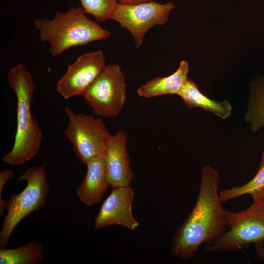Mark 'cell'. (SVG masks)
Returning a JSON list of instances; mask_svg holds the SVG:
<instances>
[{
	"label": "cell",
	"mask_w": 264,
	"mask_h": 264,
	"mask_svg": "<svg viewBox=\"0 0 264 264\" xmlns=\"http://www.w3.org/2000/svg\"><path fill=\"white\" fill-rule=\"evenodd\" d=\"M220 177L209 165L202 169L200 190L195 206L179 226L171 245L172 254L183 260L191 259L203 243H210L226 230L224 211L219 197Z\"/></svg>",
	"instance_id": "cell-1"
},
{
	"label": "cell",
	"mask_w": 264,
	"mask_h": 264,
	"mask_svg": "<svg viewBox=\"0 0 264 264\" xmlns=\"http://www.w3.org/2000/svg\"><path fill=\"white\" fill-rule=\"evenodd\" d=\"M7 81L17 98V130L11 150L2 161L14 166L22 165L32 159L41 146L42 133L31 111L35 90L33 76L22 63L9 70Z\"/></svg>",
	"instance_id": "cell-2"
},
{
	"label": "cell",
	"mask_w": 264,
	"mask_h": 264,
	"mask_svg": "<svg viewBox=\"0 0 264 264\" xmlns=\"http://www.w3.org/2000/svg\"><path fill=\"white\" fill-rule=\"evenodd\" d=\"M34 25L42 43L49 44V52L58 57L66 50L109 38L111 33L87 17L83 7H71L56 12L51 20H34Z\"/></svg>",
	"instance_id": "cell-3"
},
{
	"label": "cell",
	"mask_w": 264,
	"mask_h": 264,
	"mask_svg": "<svg viewBox=\"0 0 264 264\" xmlns=\"http://www.w3.org/2000/svg\"><path fill=\"white\" fill-rule=\"evenodd\" d=\"M225 225L228 228L214 241L205 244L211 253L235 252L254 244L259 259L264 260V204L253 202L244 210L224 211Z\"/></svg>",
	"instance_id": "cell-4"
},
{
	"label": "cell",
	"mask_w": 264,
	"mask_h": 264,
	"mask_svg": "<svg viewBox=\"0 0 264 264\" xmlns=\"http://www.w3.org/2000/svg\"><path fill=\"white\" fill-rule=\"evenodd\" d=\"M45 164L31 167L17 181L25 180L27 185L18 194L11 195L6 201L7 214L0 233V247L6 248L13 231L24 218L44 208L50 187L45 181Z\"/></svg>",
	"instance_id": "cell-5"
},
{
	"label": "cell",
	"mask_w": 264,
	"mask_h": 264,
	"mask_svg": "<svg viewBox=\"0 0 264 264\" xmlns=\"http://www.w3.org/2000/svg\"><path fill=\"white\" fill-rule=\"evenodd\" d=\"M126 77L120 65H106L103 70L83 94L95 114L105 118L118 116L127 99Z\"/></svg>",
	"instance_id": "cell-6"
},
{
	"label": "cell",
	"mask_w": 264,
	"mask_h": 264,
	"mask_svg": "<svg viewBox=\"0 0 264 264\" xmlns=\"http://www.w3.org/2000/svg\"><path fill=\"white\" fill-rule=\"evenodd\" d=\"M68 123L64 134L71 144L76 156L83 163L104 154L110 134L101 119L76 113L69 107L65 109Z\"/></svg>",
	"instance_id": "cell-7"
},
{
	"label": "cell",
	"mask_w": 264,
	"mask_h": 264,
	"mask_svg": "<svg viewBox=\"0 0 264 264\" xmlns=\"http://www.w3.org/2000/svg\"><path fill=\"white\" fill-rule=\"evenodd\" d=\"M175 8L172 2L159 3L155 1L132 5L118 3L111 17L120 27L132 35L135 46L142 45L146 33L153 27L164 24Z\"/></svg>",
	"instance_id": "cell-8"
},
{
	"label": "cell",
	"mask_w": 264,
	"mask_h": 264,
	"mask_svg": "<svg viewBox=\"0 0 264 264\" xmlns=\"http://www.w3.org/2000/svg\"><path fill=\"white\" fill-rule=\"evenodd\" d=\"M106 66L104 54L101 50L81 54L68 66L66 73L57 81L56 91L65 99L82 95Z\"/></svg>",
	"instance_id": "cell-9"
},
{
	"label": "cell",
	"mask_w": 264,
	"mask_h": 264,
	"mask_svg": "<svg viewBox=\"0 0 264 264\" xmlns=\"http://www.w3.org/2000/svg\"><path fill=\"white\" fill-rule=\"evenodd\" d=\"M128 136L122 130L108 137L104 153L106 174L112 189L129 186L134 177L127 147Z\"/></svg>",
	"instance_id": "cell-10"
},
{
	"label": "cell",
	"mask_w": 264,
	"mask_h": 264,
	"mask_svg": "<svg viewBox=\"0 0 264 264\" xmlns=\"http://www.w3.org/2000/svg\"><path fill=\"white\" fill-rule=\"evenodd\" d=\"M134 195L133 190L130 186L113 188L95 218V228L118 224L132 231L135 230L139 223L132 214Z\"/></svg>",
	"instance_id": "cell-11"
},
{
	"label": "cell",
	"mask_w": 264,
	"mask_h": 264,
	"mask_svg": "<svg viewBox=\"0 0 264 264\" xmlns=\"http://www.w3.org/2000/svg\"><path fill=\"white\" fill-rule=\"evenodd\" d=\"M86 164L87 174L78 187L76 194L80 201L91 206L100 202L109 186L106 177L104 155L93 157Z\"/></svg>",
	"instance_id": "cell-12"
},
{
	"label": "cell",
	"mask_w": 264,
	"mask_h": 264,
	"mask_svg": "<svg viewBox=\"0 0 264 264\" xmlns=\"http://www.w3.org/2000/svg\"><path fill=\"white\" fill-rule=\"evenodd\" d=\"M189 65L183 60L178 69L167 77H157L147 81L136 90L141 97L151 98L166 94H176L183 88L188 81Z\"/></svg>",
	"instance_id": "cell-13"
},
{
	"label": "cell",
	"mask_w": 264,
	"mask_h": 264,
	"mask_svg": "<svg viewBox=\"0 0 264 264\" xmlns=\"http://www.w3.org/2000/svg\"><path fill=\"white\" fill-rule=\"evenodd\" d=\"M177 95L183 99L189 109L199 107L223 119H227L231 115L232 108L228 101H219L210 99L190 80H188Z\"/></svg>",
	"instance_id": "cell-14"
},
{
	"label": "cell",
	"mask_w": 264,
	"mask_h": 264,
	"mask_svg": "<svg viewBox=\"0 0 264 264\" xmlns=\"http://www.w3.org/2000/svg\"><path fill=\"white\" fill-rule=\"evenodd\" d=\"M250 95L244 121L253 132L264 127V76L258 78L250 85Z\"/></svg>",
	"instance_id": "cell-15"
},
{
	"label": "cell",
	"mask_w": 264,
	"mask_h": 264,
	"mask_svg": "<svg viewBox=\"0 0 264 264\" xmlns=\"http://www.w3.org/2000/svg\"><path fill=\"white\" fill-rule=\"evenodd\" d=\"M245 194H249L253 202L263 201L264 199V150L262 153L258 172L253 178L243 185L220 191L219 197L222 203Z\"/></svg>",
	"instance_id": "cell-16"
},
{
	"label": "cell",
	"mask_w": 264,
	"mask_h": 264,
	"mask_svg": "<svg viewBox=\"0 0 264 264\" xmlns=\"http://www.w3.org/2000/svg\"><path fill=\"white\" fill-rule=\"evenodd\" d=\"M44 246L36 240L15 249H0V264H38L44 259Z\"/></svg>",
	"instance_id": "cell-17"
},
{
	"label": "cell",
	"mask_w": 264,
	"mask_h": 264,
	"mask_svg": "<svg viewBox=\"0 0 264 264\" xmlns=\"http://www.w3.org/2000/svg\"><path fill=\"white\" fill-rule=\"evenodd\" d=\"M86 13L92 16L97 22L111 19L118 3V0H79Z\"/></svg>",
	"instance_id": "cell-18"
},
{
	"label": "cell",
	"mask_w": 264,
	"mask_h": 264,
	"mask_svg": "<svg viewBox=\"0 0 264 264\" xmlns=\"http://www.w3.org/2000/svg\"><path fill=\"white\" fill-rule=\"evenodd\" d=\"M14 171L12 169H5L0 172V215H3L5 209L6 201L2 199L1 193L6 183L14 176Z\"/></svg>",
	"instance_id": "cell-19"
},
{
	"label": "cell",
	"mask_w": 264,
	"mask_h": 264,
	"mask_svg": "<svg viewBox=\"0 0 264 264\" xmlns=\"http://www.w3.org/2000/svg\"><path fill=\"white\" fill-rule=\"evenodd\" d=\"M153 0H118V3L126 4L132 5L148 2Z\"/></svg>",
	"instance_id": "cell-20"
},
{
	"label": "cell",
	"mask_w": 264,
	"mask_h": 264,
	"mask_svg": "<svg viewBox=\"0 0 264 264\" xmlns=\"http://www.w3.org/2000/svg\"><path fill=\"white\" fill-rule=\"evenodd\" d=\"M263 203L264 204V199H263Z\"/></svg>",
	"instance_id": "cell-21"
},
{
	"label": "cell",
	"mask_w": 264,
	"mask_h": 264,
	"mask_svg": "<svg viewBox=\"0 0 264 264\" xmlns=\"http://www.w3.org/2000/svg\"></svg>",
	"instance_id": "cell-22"
}]
</instances>
